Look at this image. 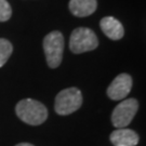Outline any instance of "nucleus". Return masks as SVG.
<instances>
[{"mask_svg":"<svg viewBox=\"0 0 146 146\" xmlns=\"http://www.w3.org/2000/svg\"><path fill=\"white\" fill-rule=\"evenodd\" d=\"M17 117L25 123L31 125H39L48 118L47 107L41 102L33 99H24L20 101L15 107Z\"/></svg>","mask_w":146,"mask_h":146,"instance_id":"obj_1","label":"nucleus"},{"mask_svg":"<svg viewBox=\"0 0 146 146\" xmlns=\"http://www.w3.org/2000/svg\"><path fill=\"white\" fill-rule=\"evenodd\" d=\"M82 105V94L77 88L62 90L55 98L54 110L61 116L70 115L78 110Z\"/></svg>","mask_w":146,"mask_h":146,"instance_id":"obj_2","label":"nucleus"},{"mask_svg":"<svg viewBox=\"0 0 146 146\" xmlns=\"http://www.w3.org/2000/svg\"><path fill=\"white\" fill-rule=\"evenodd\" d=\"M43 50L49 67L56 68L62 63L64 51V37L58 31H51L43 39Z\"/></svg>","mask_w":146,"mask_h":146,"instance_id":"obj_3","label":"nucleus"},{"mask_svg":"<svg viewBox=\"0 0 146 146\" xmlns=\"http://www.w3.org/2000/svg\"><path fill=\"white\" fill-rule=\"evenodd\" d=\"M99 46L98 37L93 31L86 27L74 29L69 39V49L75 54L92 51Z\"/></svg>","mask_w":146,"mask_h":146,"instance_id":"obj_4","label":"nucleus"},{"mask_svg":"<svg viewBox=\"0 0 146 146\" xmlns=\"http://www.w3.org/2000/svg\"><path fill=\"white\" fill-rule=\"evenodd\" d=\"M139 110V103L135 99H125L117 105L111 114L113 125L120 129L131 123Z\"/></svg>","mask_w":146,"mask_h":146,"instance_id":"obj_5","label":"nucleus"},{"mask_svg":"<svg viewBox=\"0 0 146 146\" xmlns=\"http://www.w3.org/2000/svg\"><path fill=\"white\" fill-rule=\"evenodd\" d=\"M132 89V78L129 74H120L107 88L108 98L114 101L125 100Z\"/></svg>","mask_w":146,"mask_h":146,"instance_id":"obj_6","label":"nucleus"},{"mask_svg":"<svg viewBox=\"0 0 146 146\" xmlns=\"http://www.w3.org/2000/svg\"><path fill=\"white\" fill-rule=\"evenodd\" d=\"M110 140L114 146H135L137 145L140 137L135 131L120 128L111 132Z\"/></svg>","mask_w":146,"mask_h":146,"instance_id":"obj_7","label":"nucleus"},{"mask_svg":"<svg viewBox=\"0 0 146 146\" xmlns=\"http://www.w3.org/2000/svg\"><path fill=\"white\" fill-rule=\"evenodd\" d=\"M101 29L111 40H119L125 35L122 24L113 16H106L101 20Z\"/></svg>","mask_w":146,"mask_h":146,"instance_id":"obj_8","label":"nucleus"},{"mask_svg":"<svg viewBox=\"0 0 146 146\" xmlns=\"http://www.w3.org/2000/svg\"><path fill=\"white\" fill-rule=\"evenodd\" d=\"M98 2L96 0H70L69 10L75 16L86 17L93 14L96 10Z\"/></svg>","mask_w":146,"mask_h":146,"instance_id":"obj_9","label":"nucleus"},{"mask_svg":"<svg viewBox=\"0 0 146 146\" xmlns=\"http://www.w3.org/2000/svg\"><path fill=\"white\" fill-rule=\"evenodd\" d=\"M13 52V47L11 42L7 39L0 38V67L5 65Z\"/></svg>","mask_w":146,"mask_h":146,"instance_id":"obj_10","label":"nucleus"},{"mask_svg":"<svg viewBox=\"0 0 146 146\" xmlns=\"http://www.w3.org/2000/svg\"><path fill=\"white\" fill-rule=\"evenodd\" d=\"M12 15V9L7 0H0V22H7Z\"/></svg>","mask_w":146,"mask_h":146,"instance_id":"obj_11","label":"nucleus"},{"mask_svg":"<svg viewBox=\"0 0 146 146\" xmlns=\"http://www.w3.org/2000/svg\"><path fill=\"white\" fill-rule=\"evenodd\" d=\"M15 146H34L33 144H29V143H20V144H17Z\"/></svg>","mask_w":146,"mask_h":146,"instance_id":"obj_12","label":"nucleus"}]
</instances>
